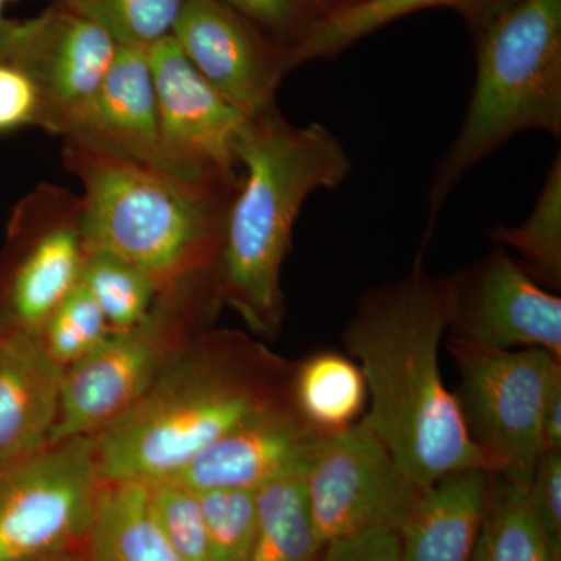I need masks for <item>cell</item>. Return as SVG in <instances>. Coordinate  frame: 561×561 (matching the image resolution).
<instances>
[{
  "label": "cell",
  "mask_w": 561,
  "mask_h": 561,
  "mask_svg": "<svg viewBox=\"0 0 561 561\" xmlns=\"http://www.w3.org/2000/svg\"><path fill=\"white\" fill-rule=\"evenodd\" d=\"M453 295L451 275H431L416 262L411 275L362 291L342 334L367 383L362 420L420 489L454 471L497 472L443 382Z\"/></svg>",
  "instance_id": "6da1fadb"
},
{
  "label": "cell",
  "mask_w": 561,
  "mask_h": 561,
  "mask_svg": "<svg viewBox=\"0 0 561 561\" xmlns=\"http://www.w3.org/2000/svg\"><path fill=\"white\" fill-rule=\"evenodd\" d=\"M294 368L241 332H198L127 412L91 435L99 481L172 478L228 432L294 404Z\"/></svg>",
  "instance_id": "7a4b0ae2"
},
{
  "label": "cell",
  "mask_w": 561,
  "mask_h": 561,
  "mask_svg": "<svg viewBox=\"0 0 561 561\" xmlns=\"http://www.w3.org/2000/svg\"><path fill=\"white\" fill-rule=\"evenodd\" d=\"M236 154L242 181L225 224L220 298L254 334L275 339L286 316L284 262L302 206L316 192L343 186L353 162L324 125H294L276 105L247 117Z\"/></svg>",
  "instance_id": "3957f363"
},
{
  "label": "cell",
  "mask_w": 561,
  "mask_h": 561,
  "mask_svg": "<svg viewBox=\"0 0 561 561\" xmlns=\"http://www.w3.org/2000/svg\"><path fill=\"white\" fill-rule=\"evenodd\" d=\"M62 161L83 184L84 253L130 262L160 290L197 276L219 279L225 224L242 180L176 175L72 142Z\"/></svg>",
  "instance_id": "277c9868"
},
{
  "label": "cell",
  "mask_w": 561,
  "mask_h": 561,
  "mask_svg": "<svg viewBox=\"0 0 561 561\" xmlns=\"http://www.w3.org/2000/svg\"><path fill=\"white\" fill-rule=\"evenodd\" d=\"M476 81L459 135L427 194L423 245L461 179L513 136H561V0H516L478 36Z\"/></svg>",
  "instance_id": "5b68a950"
},
{
  "label": "cell",
  "mask_w": 561,
  "mask_h": 561,
  "mask_svg": "<svg viewBox=\"0 0 561 561\" xmlns=\"http://www.w3.org/2000/svg\"><path fill=\"white\" fill-rule=\"evenodd\" d=\"M221 306L216 276L180 280L160 290L139 323L114 330L90 356L65 368L60 412L49 445L91 437L119 419Z\"/></svg>",
  "instance_id": "8992f818"
},
{
  "label": "cell",
  "mask_w": 561,
  "mask_h": 561,
  "mask_svg": "<svg viewBox=\"0 0 561 561\" xmlns=\"http://www.w3.org/2000/svg\"><path fill=\"white\" fill-rule=\"evenodd\" d=\"M459 401L472 440L502 478L529 485L542 454L541 415L561 360L540 348L494 350L448 337Z\"/></svg>",
  "instance_id": "52a82bcc"
},
{
  "label": "cell",
  "mask_w": 561,
  "mask_h": 561,
  "mask_svg": "<svg viewBox=\"0 0 561 561\" xmlns=\"http://www.w3.org/2000/svg\"><path fill=\"white\" fill-rule=\"evenodd\" d=\"M99 486L91 437L47 445L0 468V561L83 549Z\"/></svg>",
  "instance_id": "ba28073f"
},
{
  "label": "cell",
  "mask_w": 561,
  "mask_h": 561,
  "mask_svg": "<svg viewBox=\"0 0 561 561\" xmlns=\"http://www.w3.org/2000/svg\"><path fill=\"white\" fill-rule=\"evenodd\" d=\"M81 198L39 184L18 203L0 253V328L39 332L83 267Z\"/></svg>",
  "instance_id": "9c48e42d"
},
{
  "label": "cell",
  "mask_w": 561,
  "mask_h": 561,
  "mask_svg": "<svg viewBox=\"0 0 561 561\" xmlns=\"http://www.w3.org/2000/svg\"><path fill=\"white\" fill-rule=\"evenodd\" d=\"M302 485L324 546L365 530L400 529L421 491L362 419L323 435Z\"/></svg>",
  "instance_id": "30bf717a"
},
{
  "label": "cell",
  "mask_w": 561,
  "mask_h": 561,
  "mask_svg": "<svg viewBox=\"0 0 561 561\" xmlns=\"http://www.w3.org/2000/svg\"><path fill=\"white\" fill-rule=\"evenodd\" d=\"M147 57L157 92L161 168L241 181L236 146L247 117L203 79L172 36L149 47Z\"/></svg>",
  "instance_id": "8fae6325"
},
{
  "label": "cell",
  "mask_w": 561,
  "mask_h": 561,
  "mask_svg": "<svg viewBox=\"0 0 561 561\" xmlns=\"http://www.w3.org/2000/svg\"><path fill=\"white\" fill-rule=\"evenodd\" d=\"M448 337L494 350L540 348L561 360V298L496 245L453 273Z\"/></svg>",
  "instance_id": "7c38bea8"
},
{
  "label": "cell",
  "mask_w": 561,
  "mask_h": 561,
  "mask_svg": "<svg viewBox=\"0 0 561 561\" xmlns=\"http://www.w3.org/2000/svg\"><path fill=\"white\" fill-rule=\"evenodd\" d=\"M119 44L105 28L50 5L27 21H11L0 60L20 68L38 92L41 130L60 136L66 122L98 90Z\"/></svg>",
  "instance_id": "4fadbf2b"
},
{
  "label": "cell",
  "mask_w": 561,
  "mask_h": 561,
  "mask_svg": "<svg viewBox=\"0 0 561 561\" xmlns=\"http://www.w3.org/2000/svg\"><path fill=\"white\" fill-rule=\"evenodd\" d=\"M172 38L195 70L245 117L276 105L287 51L220 0H186Z\"/></svg>",
  "instance_id": "5bb4252c"
},
{
  "label": "cell",
  "mask_w": 561,
  "mask_h": 561,
  "mask_svg": "<svg viewBox=\"0 0 561 561\" xmlns=\"http://www.w3.org/2000/svg\"><path fill=\"white\" fill-rule=\"evenodd\" d=\"M321 438L294 404L284 405L228 432L169 479L195 491H260L305 478Z\"/></svg>",
  "instance_id": "9a60e30c"
},
{
  "label": "cell",
  "mask_w": 561,
  "mask_h": 561,
  "mask_svg": "<svg viewBox=\"0 0 561 561\" xmlns=\"http://www.w3.org/2000/svg\"><path fill=\"white\" fill-rule=\"evenodd\" d=\"M60 138L161 168L157 92L147 49L119 46L98 90L66 122Z\"/></svg>",
  "instance_id": "2e32d148"
},
{
  "label": "cell",
  "mask_w": 561,
  "mask_h": 561,
  "mask_svg": "<svg viewBox=\"0 0 561 561\" xmlns=\"http://www.w3.org/2000/svg\"><path fill=\"white\" fill-rule=\"evenodd\" d=\"M62 378L39 332L0 328V468L49 445Z\"/></svg>",
  "instance_id": "e0dca14e"
},
{
  "label": "cell",
  "mask_w": 561,
  "mask_h": 561,
  "mask_svg": "<svg viewBox=\"0 0 561 561\" xmlns=\"http://www.w3.org/2000/svg\"><path fill=\"white\" fill-rule=\"evenodd\" d=\"M494 472H449L421 489L398 529L402 561H471Z\"/></svg>",
  "instance_id": "ac0fdd59"
},
{
  "label": "cell",
  "mask_w": 561,
  "mask_h": 561,
  "mask_svg": "<svg viewBox=\"0 0 561 561\" xmlns=\"http://www.w3.org/2000/svg\"><path fill=\"white\" fill-rule=\"evenodd\" d=\"M83 552L87 561H184L154 518L144 481L101 482Z\"/></svg>",
  "instance_id": "d6986e66"
},
{
  "label": "cell",
  "mask_w": 561,
  "mask_h": 561,
  "mask_svg": "<svg viewBox=\"0 0 561 561\" xmlns=\"http://www.w3.org/2000/svg\"><path fill=\"white\" fill-rule=\"evenodd\" d=\"M516 0H360L328 14L291 57V68L330 58L354 43L415 11L445 7L459 11L476 38Z\"/></svg>",
  "instance_id": "ffe728a7"
},
{
  "label": "cell",
  "mask_w": 561,
  "mask_h": 561,
  "mask_svg": "<svg viewBox=\"0 0 561 561\" xmlns=\"http://www.w3.org/2000/svg\"><path fill=\"white\" fill-rule=\"evenodd\" d=\"M291 401L313 430L334 434L364 416L367 383L351 357L337 351H320L295 364Z\"/></svg>",
  "instance_id": "44dd1931"
},
{
  "label": "cell",
  "mask_w": 561,
  "mask_h": 561,
  "mask_svg": "<svg viewBox=\"0 0 561 561\" xmlns=\"http://www.w3.org/2000/svg\"><path fill=\"white\" fill-rule=\"evenodd\" d=\"M471 561H561L531 513L527 485L494 472Z\"/></svg>",
  "instance_id": "7402d4cb"
},
{
  "label": "cell",
  "mask_w": 561,
  "mask_h": 561,
  "mask_svg": "<svg viewBox=\"0 0 561 561\" xmlns=\"http://www.w3.org/2000/svg\"><path fill=\"white\" fill-rule=\"evenodd\" d=\"M260 527L249 561H320L324 545L313 527L302 478L257 491Z\"/></svg>",
  "instance_id": "603a6c76"
},
{
  "label": "cell",
  "mask_w": 561,
  "mask_h": 561,
  "mask_svg": "<svg viewBox=\"0 0 561 561\" xmlns=\"http://www.w3.org/2000/svg\"><path fill=\"white\" fill-rule=\"evenodd\" d=\"M491 241L522 254L523 267L541 286H561V154L553 158L529 217L516 227L494 225Z\"/></svg>",
  "instance_id": "cb8c5ba5"
},
{
  "label": "cell",
  "mask_w": 561,
  "mask_h": 561,
  "mask_svg": "<svg viewBox=\"0 0 561 561\" xmlns=\"http://www.w3.org/2000/svg\"><path fill=\"white\" fill-rule=\"evenodd\" d=\"M80 284L116 331L139 323L160 294V287L146 272L105 253H84Z\"/></svg>",
  "instance_id": "d4e9b609"
},
{
  "label": "cell",
  "mask_w": 561,
  "mask_h": 561,
  "mask_svg": "<svg viewBox=\"0 0 561 561\" xmlns=\"http://www.w3.org/2000/svg\"><path fill=\"white\" fill-rule=\"evenodd\" d=\"M186 0H54L101 25L119 46L149 49L171 36Z\"/></svg>",
  "instance_id": "484cf974"
},
{
  "label": "cell",
  "mask_w": 561,
  "mask_h": 561,
  "mask_svg": "<svg viewBox=\"0 0 561 561\" xmlns=\"http://www.w3.org/2000/svg\"><path fill=\"white\" fill-rule=\"evenodd\" d=\"M206 530V561H249L260 527L257 491H198Z\"/></svg>",
  "instance_id": "4316f807"
},
{
  "label": "cell",
  "mask_w": 561,
  "mask_h": 561,
  "mask_svg": "<svg viewBox=\"0 0 561 561\" xmlns=\"http://www.w3.org/2000/svg\"><path fill=\"white\" fill-rule=\"evenodd\" d=\"M113 331L90 291L79 283L50 313L39 335L50 356L66 368L90 356Z\"/></svg>",
  "instance_id": "83f0119b"
},
{
  "label": "cell",
  "mask_w": 561,
  "mask_h": 561,
  "mask_svg": "<svg viewBox=\"0 0 561 561\" xmlns=\"http://www.w3.org/2000/svg\"><path fill=\"white\" fill-rule=\"evenodd\" d=\"M151 511L184 561H206V530L198 491L164 478L149 481Z\"/></svg>",
  "instance_id": "f1b7e54d"
},
{
  "label": "cell",
  "mask_w": 561,
  "mask_h": 561,
  "mask_svg": "<svg viewBox=\"0 0 561 561\" xmlns=\"http://www.w3.org/2000/svg\"><path fill=\"white\" fill-rule=\"evenodd\" d=\"M294 57L313 27L332 13L331 0H220ZM294 69V68H291Z\"/></svg>",
  "instance_id": "f546056e"
},
{
  "label": "cell",
  "mask_w": 561,
  "mask_h": 561,
  "mask_svg": "<svg viewBox=\"0 0 561 561\" xmlns=\"http://www.w3.org/2000/svg\"><path fill=\"white\" fill-rule=\"evenodd\" d=\"M527 496L538 526L561 553V453H542L535 467Z\"/></svg>",
  "instance_id": "4dcf8cb0"
},
{
  "label": "cell",
  "mask_w": 561,
  "mask_h": 561,
  "mask_svg": "<svg viewBox=\"0 0 561 561\" xmlns=\"http://www.w3.org/2000/svg\"><path fill=\"white\" fill-rule=\"evenodd\" d=\"M38 92L32 80L16 66L0 60V135L36 127Z\"/></svg>",
  "instance_id": "1f68e13d"
},
{
  "label": "cell",
  "mask_w": 561,
  "mask_h": 561,
  "mask_svg": "<svg viewBox=\"0 0 561 561\" xmlns=\"http://www.w3.org/2000/svg\"><path fill=\"white\" fill-rule=\"evenodd\" d=\"M320 561H402L394 529H370L328 542Z\"/></svg>",
  "instance_id": "d6a6232c"
},
{
  "label": "cell",
  "mask_w": 561,
  "mask_h": 561,
  "mask_svg": "<svg viewBox=\"0 0 561 561\" xmlns=\"http://www.w3.org/2000/svg\"><path fill=\"white\" fill-rule=\"evenodd\" d=\"M542 453H561V373L556 376L541 415Z\"/></svg>",
  "instance_id": "836d02e7"
},
{
  "label": "cell",
  "mask_w": 561,
  "mask_h": 561,
  "mask_svg": "<svg viewBox=\"0 0 561 561\" xmlns=\"http://www.w3.org/2000/svg\"><path fill=\"white\" fill-rule=\"evenodd\" d=\"M18 2V0H0V50H2L3 41H5L7 32L11 24V20L5 16L7 7L10 3Z\"/></svg>",
  "instance_id": "e575fe53"
},
{
  "label": "cell",
  "mask_w": 561,
  "mask_h": 561,
  "mask_svg": "<svg viewBox=\"0 0 561 561\" xmlns=\"http://www.w3.org/2000/svg\"><path fill=\"white\" fill-rule=\"evenodd\" d=\"M43 561H87V557H84L83 549H79V551L58 553V556L49 557V559Z\"/></svg>",
  "instance_id": "d590c367"
}]
</instances>
